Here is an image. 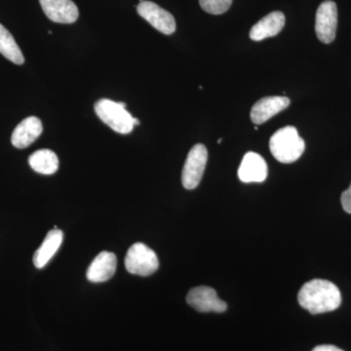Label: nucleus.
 I'll use <instances>...</instances> for the list:
<instances>
[{
  "instance_id": "nucleus-1",
  "label": "nucleus",
  "mask_w": 351,
  "mask_h": 351,
  "mask_svg": "<svg viewBox=\"0 0 351 351\" xmlns=\"http://www.w3.org/2000/svg\"><path fill=\"white\" fill-rule=\"evenodd\" d=\"M298 301L302 308L311 314H320L339 308L341 295L339 288L331 281L313 279L302 286Z\"/></svg>"
},
{
  "instance_id": "nucleus-2",
  "label": "nucleus",
  "mask_w": 351,
  "mask_h": 351,
  "mask_svg": "<svg viewBox=\"0 0 351 351\" xmlns=\"http://www.w3.org/2000/svg\"><path fill=\"white\" fill-rule=\"evenodd\" d=\"M272 156L281 163H293L297 161L306 149L304 138L300 137L297 128L286 126L279 129L269 141Z\"/></svg>"
},
{
  "instance_id": "nucleus-3",
  "label": "nucleus",
  "mask_w": 351,
  "mask_h": 351,
  "mask_svg": "<svg viewBox=\"0 0 351 351\" xmlns=\"http://www.w3.org/2000/svg\"><path fill=\"white\" fill-rule=\"evenodd\" d=\"M126 104L101 99L95 104V112L99 119L113 131L119 134H129L134 129V117L126 110Z\"/></svg>"
},
{
  "instance_id": "nucleus-4",
  "label": "nucleus",
  "mask_w": 351,
  "mask_h": 351,
  "mask_svg": "<svg viewBox=\"0 0 351 351\" xmlns=\"http://www.w3.org/2000/svg\"><path fill=\"white\" fill-rule=\"evenodd\" d=\"M125 267L130 274L145 277L152 276L158 269L159 262L154 250L138 242L127 252Z\"/></svg>"
},
{
  "instance_id": "nucleus-5",
  "label": "nucleus",
  "mask_w": 351,
  "mask_h": 351,
  "mask_svg": "<svg viewBox=\"0 0 351 351\" xmlns=\"http://www.w3.org/2000/svg\"><path fill=\"white\" fill-rule=\"evenodd\" d=\"M208 160L206 147L202 144L193 145L186 157L182 172V184L184 189L197 188L204 174Z\"/></svg>"
},
{
  "instance_id": "nucleus-6",
  "label": "nucleus",
  "mask_w": 351,
  "mask_h": 351,
  "mask_svg": "<svg viewBox=\"0 0 351 351\" xmlns=\"http://www.w3.org/2000/svg\"><path fill=\"white\" fill-rule=\"evenodd\" d=\"M338 27V7L332 0L322 2L315 17V32L321 43L329 44L336 38Z\"/></svg>"
},
{
  "instance_id": "nucleus-7",
  "label": "nucleus",
  "mask_w": 351,
  "mask_h": 351,
  "mask_svg": "<svg viewBox=\"0 0 351 351\" xmlns=\"http://www.w3.org/2000/svg\"><path fill=\"white\" fill-rule=\"evenodd\" d=\"M186 302L199 313H225L226 302L221 301L213 288L199 286L191 289L186 295Z\"/></svg>"
},
{
  "instance_id": "nucleus-8",
  "label": "nucleus",
  "mask_w": 351,
  "mask_h": 351,
  "mask_svg": "<svg viewBox=\"0 0 351 351\" xmlns=\"http://www.w3.org/2000/svg\"><path fill=\"white\" fill-rule=\"evenodd\" d=\"M137 11L138 15L144 18L157 31L162 32L166 36L174 34L176 31L174 16L154 2H141L137 6Z\"/></svg>"
},
{
  "instance_id": "nucleus-9",
  "label": "nucleus",
  "mask_w": 351,
  "mask_h": 351,
  "mask_svg": "<svg viewBox=\"0 0 351 351\" xmlns=\"http://www.w3.org/2000/svg\"><path fill=\"white\" fill-rule=\"evenodd\" d=\"M48 19L58 24H73L80 17V11L73 0H39Z\"/></svg>"
},
{
  "instance_id": "nucleus-10",
  "label": "nucleus",
  "mask_w": 351,
  "mask_h": 351,
  "mask_svg": "<svg viewBox=\"0 0 351 351\" xmlns=\"http://www.w3.org/2000/svg\"><path fill=\"white\" fill-rule=\"evenodd\" d=\"M287 97H265L258 100L252 108L250 117L254 124H263L277 113L282 112L290 106Z\"/></svg>"
},
{
  "instance_id": "nucleus-11",
  "label": "nucleus",
  "mask_w": 351,
  "mask_h": 351,
  "mask_svg": "<svg viewBox=\"0 0 351 351\" xmlns=\"http://www.w3.org/2000/svg\"><path fill=\"white\" fill-rule=\"evenodd\" d=\"M240 181L262 182L267 177V164L260 154L250 152L245 154L239 169Z\"/></svg>"
},
{
  "instance_id": "nucleus-12",
  "label": "nucleus",
  "mask_w": 351,
  "mask_h": 351,
  "mask_svg": "<svg viewBox=\"0 0 351 351\" xmlns=\"http://www.w3.org/2000/svg\"><path fill=\"white\" fill-rule=\"evenodd\" d=\"M117 256L110 252L99 254L87 269V279L90 282L100 283L110 280L117 270Z\"/></svg>"
},
{
  "instance_id": "nucleus-13",
  "label": "nucleus",
  "mask_w": 351,
  "mask_h": 351,
  "mask_svg": "<svg viewBox=\"0 0 351 351\" xmlns=\"http://www.w3.org/2000/svg\"><path fill=\"white\" fill-rule=\"evenodd\" d=\"M41 120L36 117H29L23 120L13 131L11 143L17 149H25L36 142L43 133Z\"/></svg>"
},
{
  "instance_id": "nucleus-14",
  "label": "nucleus",
  "mask_w": 351,
  "mask_h": 351,
  "mask_svg": "<svg viewBox=\"0 0 351 351\" xmlns=\"http://www.w3.org/2000/svg\"><path fill=\"white\" fill-rule=\"evenodd\" d=\"M285 21V15L282 12L274 11L258 21L257 24L254 25L249 36L254 41L274 38L282 31Z\"/></svg>"
},
{
  "instance_id": "nucleus-15",
  "label": "nucleus",
  "mask_w": 351,
  "mask_h": 351,
  "mask_svg": "<svg viewBox=\"0 0 351 351\" xmlns=\"http://www.w3.org/2000/svg\"><path fill=\"white\" fill-rule=\"evenodd\" d=\"M63 232L58 230L57 228L47 233L43 244L34 255V263L36 269H43L49 263L63 243Z\"/></svg>"
},
{
  "instance_id": "nucleus-16",
  "label": "nucleus",
  "mask_w": 351,
  "mask_h": 351,
  "mask_svg": "<svg viewBox=\"0 0 351 351\" xmlns=\"http://www.w3.org/2000/svg\"><path fill=\"white\" fill-rule=\"evenodd\" d=\"M29 164L32 169L39 174L52 175L59 168V159L54 152L40 149L29 157Z\"/></svg>"
},
{
  "instance_id": "nucleus-17",
  "label": "nucleus",
  "mask_w": 351,
  "mask_h": 351,
  "mask_svg": "<svg viewBox=\"0 0 351 351\" xmlns=\"http://www.w3.org/2000/svg\"><path fill=\"white\" fill-rule=\"evenodd\" d=\"M0 54L16 64L25 63L22 51L16 43L10 32L4 25L0 24Z\"/></svg>"
},
{
  "instance_id": "nucleus-18",
  "label": "nucleus",
  "mask_w": 351,
  "mask_h": 351,
  "mask_svg": "<svg viewBox=\"0 0 351 351\" xmlns=\"http://www.w3.org/2000/svg\"><path fill=\"white\" fill-rule=\"evenodd\" d=\"M233 0H199L201 8L212 15H221L232 6Z\"/></svg>"
},
{
  "instance_id": "nucleus-19",
  "label": "nucleus",
  "mask_w": 351,
  "mask_h": 351,
  "mask_svg": "<svg viewBox=\"0 0 351 351\" xmlns=\"http://www.w3.org/2000/svg\"><path fill=\"white\" fill-rule=\"evenodd\" d=\"M341 205L346 213L351 214V184L350 188L341 195Z\"/></svg>"
},
{
  "instance_id": "nucleus-20",
  "label": "nucleus",
  "mask_w": 351,
  "mask_h": 351,
  "mask_svg": "<svg viewBox=\"0 0 351 351\" xmlns=\"http://www.w3.org/2000/svg\"><path fill=\"white\" fill-rule=\"evenodd\" d=\"M313 351H343L335 346L323 345L316 346Z\"/></svg>"
},
{
  "instance_id": "nucleus-21",
  "label": "nucleus",
  "mask_w": 351,
  "mask_h": 351,
  "mask_svg": "<svg viewBox=\"0 0 351 351\" xmlns=\"http://www.w3.org/2000/svg\"><path fill=\"white\" fill-rule=\"evenodd\" d=\"M133 122H134V126L140 125V120L135 119V117H134Z\"/></svg>"
},
{
  "instance_id": "nucleus-22",
  "label": "nucleus",
  "mask_w": 351,
  "mask_h": 351,
  "mask_svg": "<svg viewBox=\"0 0 351 351\" xmlns=\"http://www.w3.org/2000/svg\"><path fill=\"white\" fill-rule=\"evenodd\" d=\"M221 140H223V138H219V140H218V144H221Z\"/></svg>"
}]
</instances>
